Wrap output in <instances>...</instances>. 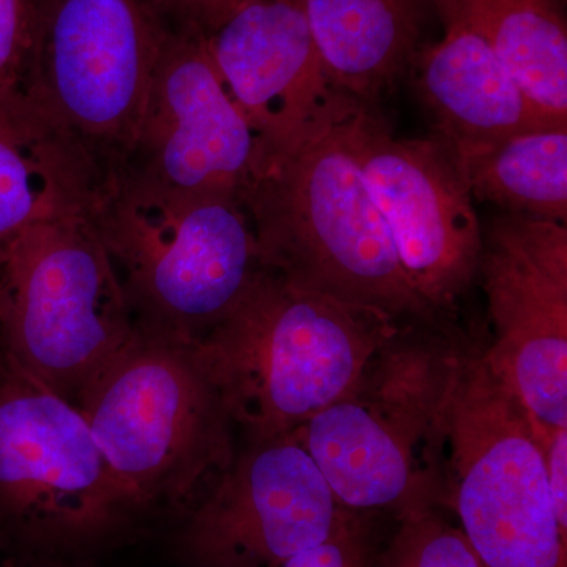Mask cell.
Instances as JSON below:
<instances>
[{"mask_svg":"<svg viewBox=\"0 0 567 567\" xmlns=\"http://www.w3.org/2000/svg\"><path fill=\"white\" fill-rule=\"evenodd\" d=\"M361 111L260 153L241 194L260 260L306 290L404 327H439L442 316L413 289L361 173L354 147Z\"/></svg>","mask_w":567,"mask_h":567,"instance_id":"cell-1","label":"cell"},{"mask_svg":"<svg viewBox=\"0 0 567 567\" xmlns=\"http://www.w3.org/2000/svg\"><path fill=\"white\" fill-rule=\"evenodd\" d=\"M134 324L200 342L265 270L240 197L174 192L117 171L87 213Z\"/></svg>","mask_w":567,"mask_h":567,"instance_id":"cell-2","label":"cell"},{"mask_svg":"<svg viewBox=\"0 0 567 567\" xmlns=\"http://www.w3.org/2000/svg\"><path fill=\"white\" fill-rule=\"evenodd\" d=\"M401 328L264 270L197 346L246 439H276L349 393Z\"/></svg>","mask_w":567,"mask_h":567,"instance_id":"cell-3","label":"cell"},{"mask_svg":"<svg viewBox=\"0 0 567 567\" xmlns=\"http://www.w3.org/2000/svg\"><path fill=\"white\" fill-rule=\"evenodd\" d=\"M404 327L341 399L292 432L350 513L443 503L445 415L458 344Z\"/></svg>","mask_w":567,"mask_h":567,"instance_id":"cell-4","label":"cell"},{"mask_svg":"<svg viewBox=\"0 0 567 567\" xmlns=\"http://www.w3.org/2000/svg\"><path fill=\"white\" fill-rule=\"evenodd\" d=\"M78 406L134 511L192 509L234 458L237 425L197 342L136 328Z\"/></svg>","mask_w":567,"mask_h":567,"instance_id":"cell-5","label":"cell"},{"mask_svg":"<svg viewBox=\"0 0 567 567\" xmlns=\"http://www.w3.org/2000/svg\"><path fill=\"white\" fill-rule=\"evenodd\" d=\"M480 567H567L535 425L483 350L458 344L447 398L443 503Z\"/></svg>","mask_w":567,"mask_h":567,"instance_id":"cell-6","label":"cell"},{"mask_svg":"<svg viewBox=\"0 0 567 567\" xmlns=\"http://www.w3.org/2000/svg\"><path fill=\"white\" fill-rule=\"evenodd\" d=\"M136 333L87 213L33 224L0 249V357L71 404Z\"/></svg>","mask_w":567,"mask_h":567,"instance_id":"cell-7","label":"cell"},{"mask_svg":"<svg viewBox=\"0 0 567 567\" xmlns=\"http://www.w3.org/2000/svg\"><path fill=\"white\" fill-rule=\"evenodd\" d=\"M166 31L151 0H40L32 107L100 183L128 158Z\"/></svg>","mask_w":567,"mask_h":567,"instance_id":"cell-8","label":"cell"},{"mask_svg":"<svg viewBox=\"0 0 567 567\" xmlns=\"http://www.w3.org/2000/svg\"><path fill=\"white\" fill-rule=\"evenodd\" d=\"M134 513L80 406L0 357V518L47 543H81Z\"/></svg>","mask_w":567,"mask_h":567,"instance_id":"cell-9","label":"cell"},{"mask_svg":"<svg viewBox=\"0 0 567 567\" xmlns=\"http://www.w3.org/2000/svg\"><path fill=\"white\" fill-rule=\"evenodd\" d=\"M483 281L492 371L539 431L567 425V226L525 216L494 219L483 234Z\"/></svg>","mask_w":567,"mask_h":567,"instance_id":"cell-10","label":"cell"},{"mask_svg":"<svg viewBox=\"0 0 567 567\" xmlns=\"http://www.w3.org/2000/svg\"><path fill=\"white\" fill-rule=\"evenodd\" d=\"M354 147L413 289L446 316L477 278L484 234L456 158L435 136L394 137L374 107L358 115Z\"/></svg>","mask_w":567,"mask_h":567,"instance_id":"cell-11","label":"cell"},{"mask_svg":"<svg viewBox=\"0 0 567 567\" xmlns=\"http://www.w3.org/2000/svg\"><path fill=\"white\" fill-rule=\"evenodd\" d=\"M353 516L293 434L246 439L194 503L183 555L194 567H271L330 539Z\"/></svg>","mask_w":567,"mask_h":567,"instance_id":"cell-12","label":"cell"},{"mask_svg":"<svg viewBox=\"0 0 567 567\" xmlns=\"http://www.w3.org/2000/svg\"><path fill=\"white\" fill-rule=\"evenodd\" d=\"M260 141L213 65L205 35L167 28L125 173L193 194L240 197Z\"/></svg>","mask_w":567,"mask_h":567,"instance_id":"cell-13","label":"cell"},{"mask_svg":"<svg viewBox=\"0 0 567 567\" xmlns=\"http://www.w3.org/2000/svg\"><path fill=\"white\" fill-rule=\"evenodd\" d=\"M205 43L259 137L260 153L297 144L368 107L331 84L303 0H240Z\"/></svg>","mask_w":567,"mask_h":567,"instance_id":"cell-14","label":"cell"},{"mask_svg":"<svg viewBox=\"0 0 567 567\" xmlns=\"http://www.w3.org/2000/svg\"><path fill=\"white\" fill-rule=\"evenodd\" d=\"M442 40L423 48L410 73L434 121V136L454 155L517 134L561 128L544 117L476 33L442 22Z\"/></svg>","mask_w":567,"mask_h":567,"instance_id":"cell-15","label":"cell"},{"mask_svg":"<svg viewBox=\"0 0 567 567\" xmlns=\"http://www.w3.org/2000/svg\"><path fill=\"white\" fill-rule=\"evenodd\" d=\"M336 91L374 107L423 50L431 0H303Z\"/></svg>","mask_w":567,"mask_h":567,"instance_id":"cell-16","label":"cell"},{"mask_svg":"<svg viewBox=\"0 0 567 567\" xmlns=\"http://www.w3.org/2000/svg\"><path fill=\"white\" fill-rule=\"evenodd\" d=\"M442 22L486 41L529 102L567 128V25L559 0H431Z\"/></svg>","mask_w":567,"mask_h":567,"instance_id":"cell-17","label":"cell"},{"mask_svg":"<svg viewBox=\"0 0 567 567\" xmlns=\"http://www.w3.org/2000/svg\"><path fill=\"white\" fill-rule=\"evenodd\" d=\"M99 185L92 167L58 136L0 123V249L33 224L89 213Z\"/></svg>","mask_w":567,"mask_h":567,"instance_id":"cell-18","label":"cell"},{"mask_svg":"<svg viewBox=\"0 0 567 567\" xmlns=\"http://www.w3.org/2000/svg\"><path fill=\"white\" fill-rule=\"evenodd\" d=\"M454 158L473 199L567 224V128L517 134Z\"/></svg>","mask_w":567,"mask_h":567,"instance_id":"cell-19","label":"cell"},{"mask_svg":"<svg viewBox=\"0 0 567 567\" xmlns=\"http://www.w3.org/2000/svg\"><path fill=\"white\" fill-rule=\"evenodd\" d=\"M40 0H0V123L52 134L31 103V62ZM55 136V134H52Z\"/></svg>","mask_w":567,"mask_h":567,"instance_id":"cell-20","label":"cell"},{"mask_svg":"<svg viewBox=\"0 0 567 567\" xmlns=\"http://www.w3.org/2000/svg\"><path fill=\"white\" fill-rule=\"evenodd\" d=\"M390 543L372 558L371 567H480L456 525L435 507L399 517Z\"/></svg>","mask_w":567,"mask_h":567,"instance_id":"cell-21","label":"cell"},{"mask_svg":"<svg viewBox=\"0 0 567 567\" xmlns=\"http://www.w3.org/2000/svg\"><path fill=\"white\" fill-rule=\"evenodd\" d=\"M374 554L358 516L333 537L271 567H371Z\"/></svg>","mask_w":567,"mask_h":567,"instance_id":"cell-22","label":"cell"},{"mask_svg":"<svg viewBox=\"0 0 567 567\" xmlns=\"http://www.w3.org/2000/svg\"><path fill=\"white\" fill-rule=\"evenodd\" d=\"M167 28L208 35L229 18L240 0H151Z\"/></svg>","mask_w":567,"mask_h":567,"instance_id":"cell-23","label":"cell"},{"mask_svg":"<svg viewBox=\"0 0 567 567\" xmlns=\"http://www.w3.org/2000/svg\"><path fill=\"white\" fill-rule=\"evenodd\" d=\"M535 432L543 446L551 503L559 524L567 529V425L550 435Z\"/></svg>","mask_w":567,"mask_h":567,"instance_id":"cell-24","label":"cell"}]
</instances>
